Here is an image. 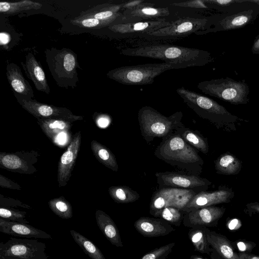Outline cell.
Returning a JSON list of instances; mask_svg holds the SVG:
<instances>
[{
  "label": "cell",
  "mask_w": 259,
  "mask_h": 259,
  "mask_svg": "<svg viewBox=\"0 0 259 259\" xmlns=\"http://www.w3.org/2000/svg\"><path fill=\"white\" fill-rule=\"evenodd\" d=\"M121 54L127 56L159 59L171 64L176 69L202 66L212 60L210 53L203 50L160 43L127 48L122 50Z\"/></svg>",
  "instance_id": "cell-1"
},
{
  "label": "cell",
  "mask_w": 259,
  "mask_h": 259,
  "mask_svg": "<svg viewBox=\"0 0 259 259\" xmlns=\"http://www.w3.org/2000/svg\"><path fill=\"white\" fill-rule=\"evenodd\" d=\"M154 155L186 173L199 176L202 172L203 160L196 149L175 132L162 139Z\"/></svg>",
  "instance_id": "cell-2"
},
{
  "label": "cell",
  "mask_w": 259,
  "mask_h": 259,
  "mask_svg": "<svg viewBox=\"0 0 259 259\" xmlns=\"http://www.w3.org/2000/svg\"><path fill=\"white\" fill-rule=\"evenodd\" d=\"M186 105L199 116L208 120L216 127L227 132L234 131L236 124L244 120L232 114L213 99L184 87L176 90Z\"/></svg>",
  "instance_id": "cell-3"
},
{
  "label": "cell",
  "mask_w": 259,
  "mask_h": 259,
  "mask_svg": "<svg viewBox=\"0 0 259 259\" xmlns=\"http://www.w3.org/2000/svg\"><path fill=\"white\" fill-rule=\"evenodd\" d=\"M183 116L181 111L165 116L150 106H143L138 113L142 136L147 143L156 138L162 139L185 126L182 122Z\"/></svg>",
  "instance_id": "cell-4"
},
{
  "label": "cell",
  "mask_w": 259,
  "mask_h": 259,
  "mask_svg": "<svg viewBox=\"0 0 259 259\" xmlns=\"http://www.w3.org/2000/svg\"><path fill=\"white\" fill-rule=\"evenodd\" d=\"M46 57L50 71L58 86L67 89L77 85L78 64L74 52L66 48H52L46 50Z\"/></svg>",
  "instance_id": "cell-5"
},
{
  "label": "cell",
  "mask_w": 259,
  "mask_h": 259,
  "mask_svg": "<svg viewBox=\"0 0 259 259\" xmlns=\"http://www.w3.org/2000/svg\"><path fill=\"white\" fill-rule=\"evenodd\" d=\"M165 62L125 66L110 70L108 78L126 85H143L152 84L155 78L164 72L174 69Z\"/></svg>",
  "instance_id": "cell-6"
},
{
  "label": "cell",
  "mask_w": 259,
  "mask_h": 259,
  "mask_svg": "<svg viewBox=\"0 0 259 259\" xmlns=\"http://www.w3.org/2000/svg\"><path fill=\"white\" fill-rule=\"evenodd\" d=\"M197 88L205 94L232 104H247L249 101L248 85L229 77L202 81Z\"/></svg>",
  "instance_id": "cell-7"
},
{
  "label": "cell",
  "mask_w": 259,
  "mask_h": 259,
  "mask_svg": "<svg viewBox=\"0 0 259 259\" xmlns=\"http://www.w3.org/2000/svg\"><path fill=\"white\" fill-rule=\"evenodd\" d=\"M45 249L36 240L10 238L0 244V259H47Z\"/></svg>",
  "instance_id": "cell-8"
},
{
  "label": "cell",
  "mask_w": 259,
  "mask_h": 259,
  "mask_svg": "<svg viewBox=\"0 0 259 259\" xmlns=\"http://www.w3.org/2000/svg\"><path fill=\"white\" fill-rule=\"evenodd\" d=\"M159 188H175L189 190L198 193L207 190L211 182L198 176L178 171L157 172Z\"/></svg>",
  "instance_id": "cell-9"
},
{
  "label": "cell",
  "mask_w": 259,
  "mask_h": 259,
  "mask_svg": "<svg viewBox=\"0 0 259 259\" xmlns=\"http://www.w3.org/2000/svg\"><path fill=\"white\" fill-rule=\"evenodd\" d=\"M194 191L175 188H159L155 191L150 203V213L154 215L166 207H174L183 210L196 194Z\"/></svg>",
  "instance_id": "cell-10"
},
{
  "label": "cell",
  "mask_w": 259,
  "mask_h": 259,
  "mask_svg": "<svg viewBox=\"0 0 259 259\" xmlns=\"http://www.w3.org/2000/svg\"><path fill=\"white\" fill-rule=\"evenodd\" d=\"M212 20L204 18L185 17L172 22L166 27L144 35L152 37L172 38L186 36L206 29Z\"/></svg>",
  "instance_id": "cell-11"
},
{
  "label": "cell",
  "mask_w": 259,
  "mask_h": 259,
  "mask_svg": "<svg viewBox=\"0 0 259 259\" xmlns=\"http://www.w3.org/2000/svg\"><path fill=\"white\" fill-rule=\"evenodd\" d=\"M13 93L20 105L37 118L59 119L71 122L82 119V116L73 114L66 108L43 104L33 99Z\"/></svg>",
  "instance_id": "cell-12"
},
{
  "label": "cell",
  "mask_w": 259,
  "mask_h": 259,
  "mask_svg": "<svg viewBox=\"0 0 259 259\" xmlns=\"http://www.w3.org/2000/svg\"><path fill=\"white\" fill-rule=\"evenodd\" d=\"M258 14L259 8H251L232 13H224L222 18L213 24V27L197 33L200 34L240 28L254 20Z\"/></svg>",
  "instance_id": "cell-13"
},
{
  "label": "cell",
  "mask_w": 259,
  "mask_h": 259,
  "mask_svg": "<svg viewBox=\"0 0 259 259\" xmlns=\"http://www.w3.org/2000/svg\"><path fill=\"white\" fill-rule=\"evenodd\" d=\"M234 196L232 189L226 186H221L213 191H202L192 197L183 211L185 212L194 209L228 203Z\"/></svg>",
  "instance_id": "cell-14"
},
{
  "label": "cell",
  "mask_w": 259,
  "mask_h": 259,
  "mask_svg": "<svg viewBox=\"0 0 259 259\" xmlns=\"http://www.w3.org/2000/svg\"><path fill=\"white\" fill-rule=\"evenodd\" d=\"M225 208L210 206L191 210L184 212L183 224L185 227H213L223 217Z\"/></svg>",
  "instance_id": "cell-15"
},
{
  "label": "cell",
  "mask_w": 259,
  "mask_h": 259,
  "mask_svg": "<svg viewBox=\"0 0 259 259\" xmlns=\"http://www.w3.org/2000/svg\"><path fill=\"white\" fill-rule=\"evenodd\" d=\"M81 133H76L67 147L60 157L58 163L57 180L60 187L66 185L71 175L81 142Z\"/></svg>",
  "instance_id": "cell-16"
},
{
  "label": "cell",
  "mask_w": 259,
  "mask_h": 259,
  "mask_svg": "<svg viewBox=\"0 0 259 259\" xmlns=\"http://www.w3.org/2000/svg\"><path fill=\"white\" fill-rule=\"evenodd\" d=\"M154 4L143 3L134 8L124 10L122 23L135 22L164 19L170 13L167 8L155 7Z\"/></svg>",
  "instance_id": "cell-17"
},
{
  "label": "cell",
  "mask_w": 259,
  "mask_h": 259,
  "mask_svg": "<svg viewBox=\"0 0 259 259\" xmlns=\"http://www.w3.org/2000/svg\"><path fill=\"white\" fill-rule=\"evenodd\" d=\"M170 23V22L164 18L155 20L116 23L108 26V28L114 32L120 34L142 33L146 35L166 27Z\"/></svg>",
  "instance_id": "cell-18"
},
{
  "label": "cell",
  "mask_w": 259,
  "mask_h": 259,
  "mask_svg": "<svg viewBox=\"0 0 259 259\" xmlns=\"http://www.w3.org/2000/svg\"><path fill=\"white\" fill-rule=\"evenodd\" d=\"M136 230L142 236L155 237L165 236L175 231V228L165 220L159 218L142 217L134 223Z\"/></svg>",
  "instance_id": "cell-19"
},
{
  "label": "cell",
  "mask_w": 259,
  "mask_h": 259,
  "mask_svg": "<svg viewBox=\"0 0 259 259\" xmlns=\"http://www.w3.org/2000/svg\"><path fill=\"white\" fill-rule=\"evenodd\" d=\"M0 232L5 234L25 238L52 239L51 236L44 231L27 224L0 219Z\"/></svg>",
  "instance_id": "cell-20"
},
{
  "label": "cell",
  "mask_w": 259,
  "mask_h": 259,
  "mask_svg": "<svg viewBox=\"0 0 259 259\" xmlns=\"http://www.w3.org/2000/svg\"><path fill=\"white\" fill-rule=\"evenodd\" d=\"M21 64L26 76L33 82L36 90L50 94V89L45 72L34 55L31 53H28L25 64L22 62Z\"/></svg>",
  "instance_id": "cell-21"
},
{
  "label": "cell",
  "mask_w": 259,
  "mask_h": 259,
  "mask_svg": "<svg viewBox=\"0 0 259 259\" xmlns=\"http://www.w3.org/2000/svg\"><path fill=\"white\" fill-rule=\"evenodd\" d=\"M6 75L13 93L31 99L34 98V92L31 87L17 64L13 63L8 64Z\"/></svg>",
  "instance_id": "cell-22"
},
{
  "label": "cell",
  "mask_w": 259,
  "mask_h": 259,
  "mask_svg": "<svg viewBox=\"0 0 259 259\" xmlns=\"http://www.w3.org/2000/svg\"><path fill=\"white\" fill-rule=\"evenodd\" d=\"M207 241L211 248L223 259H241L234 250L232 243L225 236L206 229Z\"/></svg>",
  "instance_id": "cell-23"
},
{
  "label": "cell",
  "mask_w": 259,
  "mask_h": 259,
  "mask_svg": "<svg viewBox=\"0 0 259 259\" xmlns=\"http://www.w3.org/2000/svg\"><path fill=\"white\" fill-rule=\"evenodd\" d=\"M95 218L98 226L105 237L116 247H123L119 230L110 217L101 210H97Z\"/></svg>",
  "instance_id": "cell-24"
},
{
  "label": "cell",
  "mask_w": 259,
  "mask_h": 259,
  "mask_svg": "<svg viewBox=\"0 0 259 259\" xmlns=\"http://www.w3.org/2000/svg\"><path fill=\"white\" fill-rule=\"evenodd\" d=\"M204 2L225 14L259 8V0H204Z\"/></svg>",
  "instance_id": "cell-25"
},
{
  "label": "cell",
  "mask_w": 259,
  "mask_h": 259,
  "mask_svg": "<svg viewBox=\"0 0 259 259\" xmlns=\"http://www.w3.org/2000/svg\"><path fill=\"white\" fill-rule=\"evenodd\" d=\"M37 122L46 136L55 142L61 134L67 133L71 128V121L53 118H37Z\"/></svg>",
  "instance_id": "cell-26"
},
{
  "label": "cell",
  "mask_w": 259,
  "mask_h": 259,
  "mask_svg": "<svg viewBox=\"0 0 259 259\" xmlns=\"http://www.w3.org/2000/svg\"><path fill=\"white\" fill-rule=\"evenodd\" d=\"M216 172L225 175H234L238 174L242 167L241 161L230 152L221 155L214 162Z\"/></svg>",
  "instance_id": "cell-27"
},
{
  "label": "cell",
  "mask_w": 259,
  "mask_h": 259,
  "mask_svg": "<svg viewBox=\"0 0 259 259\" xmlns=\"http://www.w3.org/2000/svg\"><path fill=\"white\" fill-rule=\"evenodd\" d=\"M175 132L195 149L204 154L208 153L209 146L207 140L198 131L184 126L178 128Z\"/></svg>",
  "instance_id": "cell-28"
},
{
  "label": "cell",
  "mask_w": 259,
  "mask_h": 259,
  "mask_svg": "<svg viewBox=\"0 0 259 259\" xmlns=\"http://www.w3.org/2000/svg\"><path fill=\"white\" fill-rule=\"evenodd\" d=\"M91 146L94 156L100 163L114 171L118 170L116 157L107 147L95 140L91 142Z\"/></svg>",
  "instance_id": "cell-29"
},
{
  "label": "cell",
  "mask_w": 259,
  "mask_h": 259,
  "mask_svg": "<svg viewBox=\"0 0 259 259\" xmlns=\"http://www.w3.org/2000/svg\"><path fill=\"white\" fill-rule=\"evenodd\" d=\"M206 227L198 226L191 228L188 232V237L195 249L201 253L208 255L212 251L206 237Z\"/></svg>",
  "instance_id": "cell-30"
},
{
  "label": "cell",
  "mask_w": 259,
  "mask_h": 259,
  "mask_svg": "<svg viewBox=\"0 0 259 259\" xmlns=\"http://www.w3.org/2000/svg\"><path fill=\"white\" fill-rule=\"evenodd\" d=\"M108 192L112 199L118 203H128L138 200L140 194L136 191L126 186H111Z\"/></svg>",
  "instance_id": "cell-31"
},
{
  "label": "cell",
  "mask_w": 259,
  "mask_h": 259,
  "mask_svg": "<svg viewBox=\"0 0 259 259\" xmlns=\"http://www.w3.org/2000/svg\"><path fill=\"white\" fill-rule=\"evenodd\" d=\"M70 234L75 242L91 259H106L100 249L85 236L71 230Z\"/></svg>",
  "instance_id": "cell-32"
},
{
  "label": "cell",
  "mask_w": 259,
  "mask_h": 259,
  "mask_svg": "<svg viewBox=\"0 0 259 259\" xmlns=\"http://www.w3.org/2000/svg\"><path fill=\"white\" fill-rule=\"evenodd\" d=\"M41 3L30 0H23L18 2L0 3V12L4 14H15L23 11L41 9Z\"/></svg>",
  "instance_id": "cell-33"
},
{
  "label": "cell",
  "mask_w": 259,
  "mask_h": 259,
  "mask_svg": "<svg viewBox=\"0 0 259 259\" xmlns=\"http://www.w3.org/2000/svg\"><path fill=\"white\" fill-rule=\"evenodd\" d=\"M0 163L7 169L16 170L19 172L29 173L28 163L15 154L1 152Z\"/></svg>",
  "instance_id": "cell-34"
},
{
  "label": "cell",
  "mask_w": 259,
  "mask_h": 259,
  "mask_svg": "<svg viewBox=\"0 0 259 259\" xmlns=\"http://www.w3.org/2000/svg\"><path fill=\"white\" fill-rule=\"evenodd\" d=\"M48 204L52 211L62 219H68L73 216L71 204L63 196L50 200Z\"/></svg>",
  "instance_id": "cell-35"
},
{
  "label": "cell",
  "mask_w": 259,
  "mask_h": 259,
  "mask_svg": "<svg viewBox=\"0 0 259 259\" xmlns=\"http://www.w3.org/2000/svg\"><path fill=\"white\" fill-rule=\"evenodd\" d=\"M184 212L174 207H166L155 214L154 217L161 218L170 225L180 226L183 221Z\"/></svg>",
  "instance_id": "cell-36"
},
{
  "label": "cell",
  "mask_w": 259,
  "mask_h": 259,
  "mask_svg": "<svg viewBox=\"0 0 259 259\" xmlns=\"http://www.w3.org/2000/svg\"><path fill=\"white\" fill-rule=\"evenodd\" d=\"M70 22L74 25L82 28L98 29L110 26L113 22L98 20L94 18L80 16L71 20Z\"/></svg>",
  "instance_id": "cell-37"
},
{
  "label": "cell",
  "mask_w": 259,
  "mask_h": 259,
  "mask_svg": "<svg viewBox=\"0 0 259 259\" xmlns=\"http://www.w3.org/2000/svg\"><path fill=\"white\" fill-rule=\"evenodd\" d=\"M26 214L25 211L5 207L0 208L1 218L7 221L28 224L29 222L26 219Z\"/></svg>",
  "instance_id": "cell-38"
},
{
  "label": "cell",
  "mask_w": 259,
  "mask_h": 259,
  "mask_svg": "<svg viewBox=\"0 0 259 259\" xmlns=\"http://www.w3.org/2000/svg\"><path fill=\"white\" fill-rule=\"evenodd\" d=\"M175 245V242L156 248L143 256L141 259H166Z\"/></svg>",
  "instance_id": "cell-39"
},
{
  "label": "cell",
  "mask_w": 259,
  "mask_h": 259,
  "mask_svg": "<svg viewBox=\"0 0 259 259\" xmlns=\"http://www.w3.org/2000/svg\"><path fill=\"white\" fill-rule=\"evenodd\" d=\"M207 4L203 1H191L182 3H174L172 5L176 6L190 7L195 8L208 9Z\"/></svg>",
  "instance_id": "cell-40"
},
{
  "label": "cell",
  "mask_w": 259,
  "mask_h": 259,
  "mask_svg": "<svg viewBox=\"0 0 259 259\" xmlns=\"http://www.w3.org/2000/svg\"><path fill=\"white\" fill-rule=\"evenodd\" d=\"M0 185L2 187L14 189H21V187L2 175H0Z\"/></svg>",
  "instance_id": "cell-41"
},
{
  "label": "cell",
  "mask_w": 259,
  "mask_h": 259,
  "mask_svg": "<svg viewBox=\"0 0 259 259\" xmlns=\"http://www.w3.org/2000/svg\"><path fill=\"white\" fill-rule=\"evenodd\" d=\"M244 211L249 216H251L253 214H259V203L253 202L246 204Z\"/></svg>",
  "instance_id": "cell-42"
},
{
  "label": "cell",
  "mask_w": 259,
  "mask_h": 259,
  "mask_svg": "<svg viewBox=\"0 0 259 259\" xmlns=\"http://www.w3.org/2000/svg\"><path fill=\"white\" fill-rule=\"evenodd\" d=\"M143 3L144 1L142 0L132 1L122 4V9L126 10L136 7Z\"/></svg>",
  "instance_id": "cell-43"
},
{
  "label": "cell",
  "mask_w": 259,
  "mask_h": 259,
  "mask_svg": "<svg viewBox=\"0 0 259 259\" xmlns=\"http://www.w3.org/2000/svg\"><path fill=\"white\" fill-rule=\"evenodd\" d=\"M240 256L241 259H259V256H257L250 253H240Z\"/></svg>",
  "instance_id": "cell-44"
},
{
  "label": "cell",
  "mask_w": 259,
  "mask_h": 259,
  "mask_svg": "<svg viewBox=\"0 0 259 259\" xmlns=\"http://www.w3.org/2000/svg\"><path fill=\"white\" fill-rule=\"evenodd\" d=\"M251 51L253 54H259V37L254 41Z\"/></svg>",
  "instance_id": "cell-45"
},
{
  "label": "cell",
  "mask_w": 259,
  "mask_h": 259,
  "mask_svg": "<svg viewBox=\"0 0 259 259\" xmlns=\"http://www.w3.org/2000/svg\"><path fill=\"white\" fill-rule=\"evenodd\" d=\"M8 34H6V33H4L3 35L2 34V33H1V44L2 45L3 44H7L8 43Z\"/></svg>",
  "instance_id": "cell-46"
},
{
  "label": "cell",
  "mask_w": 259,
  "mask_h": 259,
  "mask_svg": "<svg viewBox=\"0 0 259 259\" xmlns=\"http://www.w3.org/2000/svg\"><path fill=\"white\" fill-rule=\"evenodd\" d=\"M98 124L102 127H104L108 124V121L105 118H100L98 120Z\"/></svg>",
  "instance_id": "cell-47"
},
{
  "label": "cell",
  "mask_w": 259,
  "mask_h": 259,
  "mask_svg": "<svg viewBox=\"0 0 259 259\" xmlns=\"http://www.w3.org/2000/svg\"><path fill=\"white\" fill-rule=\"evenodd\" d=\"M190 259H204L203 257L197 255H192L191 256Z\"/></svg>",
  "instance_id": "cell-48"
}]
</instances>
